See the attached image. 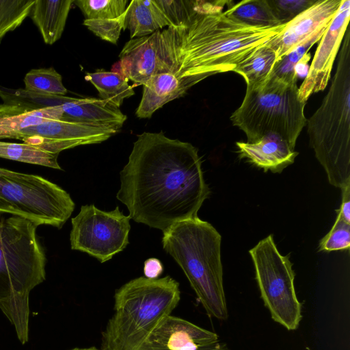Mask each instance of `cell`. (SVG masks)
Masks as SVG:
<instances>
[{"label":"cell","mask_w":350,"mask_h":350,"mask_svg":"<svg viewBox=\"0 0 350 350\" xmlns=\"http://www.w3.org/2000/svg\"><path fill=\"white\" fill-rule=\"evenodd\" d=\"M209 195L198 149L161 131L138 135L120 172L116 198L131 219L163 232L176 223L198 217Z\"/></svg>","instance_id":"cell-1"},{"label":"cell","mask_w":350,"mask_h":350,"mask_svg":"<svg viewBox=\"0 0 350 350\" xmlns=\"http://www.w3.org/2000/svg\"><path fill=\"white\" fill-rule=\"evenodd\" d=\"M228 1H204L185 26L176 27V75L189 90L203 79L233 71L256 49L280 33L286 24L254 27L223 11Z\"/></svg>","instance_id":"cell-2"},{"label":"cell","mask_w":350,"mask_h":350,"mask_svg":"<svg viewBox=\"0 0 350 350\" xmlns=\"http://www.w3.org/2000/svg\"><path fill=\"white\" fill-rule=\"evenodd\" d=\"M37 227L21 217H0V309L22 344L29 339V293L46 278Z\"/></svg>","instance_id":"cell-3"},{"label":"cell","mask_w":350,"mask_h":350,"mask_svg":"<svg viewBox=\"0 0 350 350\" xmlns=\"http://www.w3.org/2000/svg\"><path fill=\"white\" fill-rule=\"evenodd\" d=\"M179 283L169 275L126 282L114 294V313L102 332L100 350H140L178 306Z\"/></svg>","instance_id":"cell-4"},{"label":"cell","mask_w":350,"mask_h":350,"mask_svg":"<svg viewBox=\"0 0 350 350\" xmlns=\"http://www.w3.org/2000/svg\"><path fill=\"white\" fill-rule=\"evenodd\" d=\"M329 91L306 120L310 144L329 183L350 185V31L347 28Z\"/></svg>","instance_id":"cell-5"},{"label":"cell","mask_w":350,"mask_h":350,"mask_svg":"<svg viewBox=\"0 0 350 350\" xmlns=\"http://www.w3.org/2000/svg\"><path fill=\"white\" fill-rule=\"evenodd\" d=\"M163 234V249L180 267L206 313L227 319L219 233L197 217L176 223Z\"/></svg>","instance_id":"cell-6"},{"label":"cell","mask_w":350,"mask_h":350,"mask_svg":"<svg viewBox=\"0 0 350 350\" xmlns=\"http://www.w3.org/2000/svg\"><path fill=\"white\" fill-rule=\"evenodd\" d=\"M306 103L299 98L297 82L269 77L263 84L246 88L241 105L230 119L244 132L247 143L276 133L295 148L306 123Z\"/></svg>","instance_id":"cell-7"},{"label":"cell","mask_w":350,"mask_h":350,"mask_svg":"<svg viewBox=\"0 0 350 350\" xmlns=\"http://www.w3.org/2000/svg\"><path fill=\"white\" fill-rule=\"evenodd\" d=\"M74 208L70 194L57 185L38 175L0 167V215L61 228Z\"/></svg>","instance_id":"cell-8"},{"label":"cell","mask_w":350,"mask_h":350,"mask_svg":"<svg viewBox=\"0 0 350 350\" xmlns=\"http://www.w3.org/2000/svg\"><path fill=\"white\" fill-rule=\"evenodd\" d=\"M249 252L261 298L272 319L288 330L297 329L302 319L301 304L296 295L289 255L280 253L272 234L260 240Z\"/></svg>","instance_id":"cell-9"},{"label":"cell","mask_w":350,"mask_h":350,"mask_svg":"<svg viewBox=\"0 0 350 350\" xmlns=\"http://www.w3.org/2000/svg\"><path fill=\"white\" fill-rule=\"evenodd\" d=\"M130 219L118 206L105 211L94 204L83 205L71 219V249L87 253L102 263L108 261L129 243Z\"/></svg>","instance_id":"cell-10"},{"label":"cell","mask_w":350,"mask_h":350,"mask_svg":"<svg viewBox=\"0 0 350 350\" xmlns=\"http://www.w3.org/2000/svg\"><path fill=\"white\" fill-rule=\"evenodd\" d=\"M118 131L111 127L51 120L21 130L14 139L59 154L78 146L103 142Z\"/></svg>","instance_id":"cell-11"},{"label":"cell","mask_w":350,"mask_h":350,"mask_svg":"<svg viewBox=\"0 0 350 350\" xmlns=\"http://www.w3.org/2000/svg\"><path fill=\"white\" fill-rule=\"evenodd\" d=\"M349 18L350 1L342 0L320 40L307 75L298 88V96L301 101L306 102L310 95L326 88Z\"/></svg>","instance_id":"cell-12"},{"label":"cell","mask_w":350,"mask_h":350,"mask_svg":"<svg viewBox=\"0 0 350 350\" xmlns=\"http://www.w3.org/2000/svg\"><path fill=\"white\" fill-rule=\"evenodd\" d=\"M219 342L215 332L170 314L158 325L140 350H202Z\"/></svg>","instance_id":"cell-13"},{"label":"cell","mask_w":350,"mask_h":350,"mask_svg":"<svg viewBox=\"0 0 350 350\" xmlns=\"http://www.w3.org/2000/svg\"><path fill=\"white\" fill-rule=\"evenodd\" d=\"M341 2L342 0L317 1L286 23L280 33L266 43L275 52L276 62L317 29L328 25Z\"/></svg>","instance_id":"cell-14"},{"label":"cell","mask_w":350,"mask_h":350,"mask_svg":"<svg viewBox=\"0 0 350 350\" xmlns=\"http://www.w3.org/2000/svg\"><path fill=\"white\" fill-rule=\"evenodd\" d=\"M160 44V30L131 39L120 53L116 72L135 85H144L157 70Z\"/></svg>","instance_id":"cell-15"},{"label":"cell","mask_w":350,"mask_h":350,"mask_svg":"<svg viewBox=\"0 0 350 350\" xmlns=\"http://www.w3.org/2000/svg\"><path fill=\"white\" fill-rule=\"evenodd\" d=\"M241 159H246L265 172L280 173L294 163L299 152L295 147L276 133H268L254 143L237 142Z\"/></svg>","instance_id":"cell-16"},{"label":"cell","mask_w":350,"mask_h":350,"mask_svg":"<svg viewBox=\"0 0 350 350\" xmlns=\"http://www.w3.org/2000/svg\"><path fill=\"white\" fill-rule=\"evenodd\" d=\"M60 120L107 126L119 130L126 116L120 108L101 98H77L62 105Z\"/></svg>","instance_id":"cell-17"},{"label":"cell","mask_w":350,"mask_h":350,"mask_svg":"<svg viewBox=\"0 0 350 350\" xmlns=\"http://www.w3.org/2000/svg\"><path fill=\"white\" fill-rule=\"evenodd\" d=\"M143 94L135 114L139 118H147L167 103L183 96L187 88L171 70H157L143 85Z\"/></svg>","instance_id":"cell-18"},{"label":"cell","mask_w":350,"mask_h":350,"mask_svg":"<svg viewBox=\"0 0 350 350\" xmlns=\"http://www.w3.org/2000/svg\"><path fill=\"white\" fill-rule=\"evenodd\" d=\"M62 105L33 109L16 105H0V139H14L23 129L51 120H61Z\"/></svg>","instance_id":"cell-19"},{"label":"cell","mask_w":350,"mask_h":350,"mask_svg":"<svg viewBox=\"0 0 350 350\" xmlns=\"http://www.w3.org/2000/svg\"><path fill=\"white\" fill-rule=\"evenodd\" d=\"M74 1H35L29 16L40 30L45 44H53L61 38Z\"/></svg>","instance_id":"cell-20"},{"label":"cell","mask_w":350,"mask_h":350,"mask_svg":"<svg viewBox=\"0 0 350 350\" xmlns=\"http://www.w3.org/2000/svg\"><path fill=\"white\" fill-rule=\"evenodd\" d=\"M125 26L133 39L150 35L172 24L156 0H133L126 9Z\"/></svg>","instance_id":"cell-21"},{"label":"cell","mask_w":350,"mask_h":350,"mask_svg":"<svg viewBox=\"0 0 350 350\" xmlns=\"http://www.w3.org/2000/svg\"><path fill=\"white\" fill-rule=\"evenodd\" d=\"M275 62V52L265 44L241 62L233 71L244 78L247 88H252L267 80Z\"/></svg>","instance_id":"cell-22"},{"label":"cell","mask_w":350,"mask_h":350,"mask_svg":"<svg viewBox=\"0 0 350 350\" xmlns=\"http://www.w3.org/2000/svg\"><path fill=\"white\" fill-rule=\"evenodd\" d=\"M224 11L228 16L254 27H275L280 22L275 16L267 0H245L233 4L228 1Z\"/></svg>","instance_id":"cell-23"},{"label":"cell","mask_w":350,"mask_h":350,"mask_svg":"<svg viewBox=\"0 0 350 350\" xmlns=\"http://www.w3.org/2000/svg\"><path fill=\"white\" fill-rule=\"evenodd\" d=\"M85 79L98 91L101 99L106 100L120 107L124 100L135 94L128 83V79L114 71L97 70L88 73Z\"/></svg>","instance_id":"cell-24"},{"label":"cell","mask_w":350,"mask_h":350,"mask_svg":"<svg viewBox=\"0 0 350 350\" xmlns=\"http://www.w3.org/2000/svg\"><path fill=\"white\" fill-rule=\"evenodd\" d=\"M58 155V153L49 152L26 143L0 141L1 158L62 170L57 162Z\"/></svg>","instance_id":"cell-25"},{"label":"cell","mask_w":350,"mask_h":350,"mask_svg":"<svg viewBox=\"0 0 350 350\" xmlns=\"http://www.w3.org/2000/svg\"><path fill=\"white\" fill-rule=\"evenodd\" d=\"M328 25L321 27L286 55L276 62L269 77H273L286 82H297L295 65L309 49L321 40Z\"/></svg>","instance_id":"cell-26"},{"label":"cell","mask_w":350,"mask_h":350,"mask_svg":"<svg viewBox=\"0 0 350 350\" xmlns=\"http://www.w3.org/2000/svg\"><path fill=\"white\" fill-rule=\"evenodd\" d=\"M25 90L31 92L65 96L68 91L62 77L53 68L32 69L24 77Z\"/></svg>","instance_id":"cell-27"},{"label":"cell","mask_w":350,"mask_h":350,"mask_svg":"<svg viewBox=\"0 0 350 350\" xmlns=\"http://www.w3.org/2000/svg\"><path fill=\"white\" fill-rule=\"evenodd\" d=\"M0 97L4 103L16 105L33 109L62 105L75 98L42 95L25 90H14L0 85Z\"/></svg>","instance_id":"cell-28"},{"label":"cell","mask_w":350,"mask_h":350,"mask_svg":"<svg viewBox=\"0 0 350 350\" xmlns=\"http://www.w3.org/2000/svg\"><path fill=\"white\" fill-rule=\"evenodd\" d=\"M35 1L0 0V42L9 31L18 27L29 15Z\"/></svg>","instance_id":"cell-29"},{"label":"cell","mask_w":350,"mask_h":350,"mask_svg":"<svg viewBox=\"0 0 350 350\" xmlns=\"http://www.w3.org/2000/svg\"><path fill=\"white\" fill-rule=\"evenodd\" d=\"M75 3L85 19H113L122 15L127 9V0H75Z\"/></svg>","instance_id":"cell-30"},{"label":"cell","mask_w":350,"mask_h":350,"mask_svg":"<svg viewBox=\"0 0 350 350\" xmlns=\"http://www.w3.org/2000/svg\"><path fill=\"white\" fill-rule=\"evenodd\" d=\"M156 2L170 21L172 26H185L198 12L203 1L156 0Z\"/></svg>","instance_id":"cell-31"},{"label":"cell","mask_w":350,"mask_h":350,"mask_svg":"<svg viewBox=\"0 0 350 350\" xmlns=\"http://www.w3.org/2000/svg\"><path fill=\"white\" fill-rule=\"evenodd\" d=\"M126 10L113 19H85L83 25L102 40L116 44L122 29H126Z\"/></svg>","instance_id":"cell-32"},{"label":"cell","mask_w":350,"mask_h":350,"mask_svg":"<svg viewBox=\"0 0 350 350\" xmlns=\"http://www.w3.org/2000/svg\"><path fill=\"white\" fill-rule=\"evenodd\" d=\"M350 247V224L337 216L330 231L321 240L319 251L348 250Z\"/></svg>","instance_id":"cell-33"},{"label":"cell","mask_w":350,"mask_h":350,"mask_svg":"<svg viewBox=\"0 0 350 350\" xmlns=\"http://www.w3.org/2000/svg\"><path fill=\"white\" fill-rule=\"evenodd\" d=\"M275 16L281 24H286L312 5L313 0H267Z\"/></svg>","instance_id":"cell-34"},{"label":"cell","mask_w":350,"mask_h":350,"mask_svg":"<svg viewBox=\"0 0 350 350\" xmlns=\"http://www.w3.org/2000/svg\"><path fill=\"white\" fill-rule=\"evenodd\" d=\"M161 262L155 258H150L144 262V274L148 279H157L163 273Z\"/></svg>","instance_id":"cell-35"},{"label":"cell","mask_w":350,"mask_h":350,"mask_svg":"<svg viewBox=\"0 0 350 350\" xmlns=\"http://www.w3.org/2000/svg\"><path fill=\"white\" fill-rule=\"evenodd\" d=\"M342 190V203L338 210V216L344 221L350 224V185Z\"/></svg>","instance_id":"cell-36"},{"label":"cell","mask_w":350,"mask_h":350,"mask_svg":"<svg viewBox=\"0 0 350 350\" xmlns=\"http://www.w3.org/2000/svg\"><path fill=\"white\" fill-rule=\"evenodd\" d=\"M202 350H232L226 344L217 342Z\"/></svg>","instance_id":"cell-37"},{"label":"cell","mask_w":350,"mask_h":350,"mask_svg":"<svg viewBox=\"0 0 350 350\" xmlns=\"http://www.w3.org/2000/svg\"><path fill=\"white\" fill-rule=\"evenodd\" d=\"M69 350H100V349L95 347H88V348L75 347V348H72Z\"/></svg>","instance_id":"cell-38"}]
</instances>
